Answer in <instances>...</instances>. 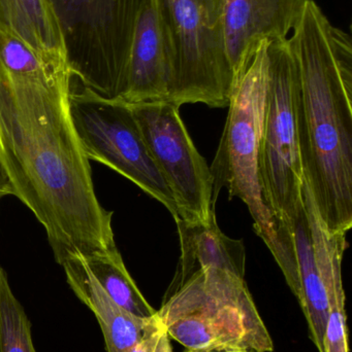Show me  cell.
Listing matches in <instances>:
<instances>
[{
  "instance_id": "30bf717a",
  "label": "cell",
  "mask_w": 352,
  "mask_h": 352,
  "mask_svg": "<svg viewBox=\"0 0 352 352\" xmlns=\"http://www.w3.org/2000/svg\"><path fill=\"white\" fill-rule=\"evenodd\" d=\"M174 54L157 0H144L130 45L125 90L126 104L169 99Z\"/></svg>"
},
{
  "instance_id": "8fae6325",
  "label": "cell",
  "mask_w": 352,
  "mask_h": 352,
  "mask_svg": "<svg viewBox=\"0 0 352 352\" xmlns=\"http://www.w3.org/2000/svg\"><path fill=\"white\" fill-rule=\"evenodd\" d=\"M308 1L222 0L223 35L233 70L244 47L252 39L287 38Z\"/></svg>"
},
{
  "instance_id": "52a82bcc",
  "label": "cell",
  "mask_w": 352,
  "mask_h": 352,
  "mask_svg": "<svg viewBox=\"0 0 352 352\" xmlns=\"http://www.w3.org/2000/svg\"><path fill=\"white\" fill-rule=\"evenodd\" d=\"M268 92L260 140L262 192L277 219L291 232L304 177L296 100L299 72L289 38H269Z\"/></svg>"
},
{
  "instance_id": "d6986e66",
  "label": "cell",
  "mask_w": 352,
  "mask_h": 352,
  "mask_svg": "<svg viewBox=\"0 0 352 352\" xmlns=\"http://www.w3.org/2000/svg\"><path fill=\"white\" fill-rule=\"evenodd\" d=\"M163 330V324H159L154 330L151 331L144 339L140 341L134 349L130 352H154L156 346L157 340H158L159 334Z\"/></svg>"
},
{
  "instance_id": "ac0fdd59",
  "label": "cell",
  "mask_w": 352,
  "mask_h": 352,
  "mask_svg": "<svg viewBox=\"0 0 352 352\" xmlns=\"http://www.w3.org/2000/svg\"><path fill=\"white\" fill-rule=\"evenodd\" d=\"M329 316L324 335V352H349V330L342 279L328 289Z\"/></svg>"
},
{
  "instance_id": "44dd1931",
  "label": "cell",
  "mask_w": 352,
  "mask_h": 352,
  "mask_svg": "<svg viewBox=\"0 0 352 352\" xmlns=\"http://www.w3.org/2000/svg\"><path fill=\"white\" fill-rule=\"evenodd\" d=\"M154 352H174L173 349H172L171 338H169L167 333L165 332L163 327L161 334H159Z\"/></svg>"
},
{
  "instance_id": "2e32d148",
  "label": "cell",
  "mask_w": 352,
  "mask_h": 352,
  "mask_svg": "<svg viewBox=\"0 0 352 352\" xmlns=\"http://www.w3.org/2000/svg\"><path fill=\"white\" fill-rule=\"evenodd\" d=\"M78 256L95 281L117 305L132 316L144 320L156 316L157 310L141 293L126 269L118 248Z\"/></svg>"
},
{
  "instance_id": "7a4b0ae2",
  "label": "cell",
  "mask_w": 352,
  "mask_h": 352,
  "mask_svg": "<svg viewBox=\"0 0 352 352\" xmlns=\"http://www.w3.org/2000/svg\"><path fill=\"white\" fill-rule=\"evenodd\" d=\"M289 38L299 72L296 100L304 182L330 233L352 226V45L314 0Z\"/></svg>"
},
{
  "instance_id": "3957f363",
  "label": "cell",
  "mask_w": 352,
  "mask_h": 352,
  "mask_svg": "<svg viewBox=\"0 0 352 352\" xmlns=\"http://www.w3.org/2000/svg\"><path fill=\"white\" fill-rule=\"evenodd\" d=\"M269 38L246 45L234 66V87L225 131L210 167L215 204L223 188L229 199H241L253 219L256 233L268 246L289 289L301 295L293 234L273 214L260 175V140L268 92Z\"/></svg>"
},
{
  "instance_id": "6da1fadb",
  "label": "cell",
  "mask_w": 352,
  "mask_h": 352,
  "mask_svg": "<svg viewBox=\"0 0 352 352\" xmlns=\"http://www.w3.org/2000/svg\"><path fill=\"white\" fill-rule=\"evenodd\" d=\"M70 76L49 74L20 38L0 29V153L18 198L37 217L61 265L116 250L90 161L70 113Z\"/></svg>"
},
{
  "instance_id": "ba28073f",
  "label": "cell",
  "mask_w": 352,
  "mask_h": 352,
  "mask_svg": "<svg viewBox=\"0 0 352 352\" xmlns=\"http://www.w3.org/2000/svg\"><path fill=\"white\" fill-rule=\"evenodd\" d=\"M70 113L89 161L101 163L134 182L179 219V209L149 153L130 105L80 88L70 90Z\"/></svg>"
},
{
  "instance_id": "9a60e30c",
  "label": "cell",
  "mask_w": 352,
  "mask_h": 352,
  "mask_svg": "<svg viewBox=\"0 0 352 352\" xmlns=\"http://www.w3.org/2000/svg\"><path fill=\"white\" fill-rule=\"evenodd\" d=\"M291 234L301 287L299 303L309 327L310 338L318 352H324V335L329 316L328 287L335 278L342 276V269L329 273L322 270L310 237L302 198L291 225Z\"/></svg>"
},
{
  "instance_id": "ffe728a7",
  "label": "cell",
  "mask_w": 352,
  "mask_h": 352,
  "mask_svg": "<svg viewBox=\"0 0 352 352\" xmlns=\"http://www.w3.org/2000/svg\"><path fill=\"white\" fill-rule=\"evenodd\" d=\"M8 196H14V190L12 180L2 162L1 153H0V201Z\"/></svg>"
},
{
  "instance_id": "5bb4252c",
  "label": "cell",
  "mask_w": 352,
  "mask_h": 352,
  "mask_svg": "<svg viewBox=\"0 0 352 352\" xmlns=\"http://www.w3.org/2000/svg\"><path fill=\"white\" fill-rule=\"evenodd\" d=\"M0 29L26 43L50 74L70 76L63 39L48 0H0Z\"/></svg>"
},
{
  "instance_id": "7c38bea8",
  "label": "cell",
  "mask_w": 352,
  "mask_h": 352,
  "mask_svg": "<svg viewBox=\"0 0 352 352\" xmlns=\"http://www.w3.org/2000/svg\"><path fill=\"white\" fill-rule=\"evenodd\" d=\"M61 266L74 295L96 318L107 352H130L161 324L157 314L144 320L117 305L95 281L78 256L66 258Z\"/></svg>"
},
{
  "instance_id": "5b68a950",
  "label": "cell",
  "mask_w": 352,
  "mask_h": 352,
  "mask_svg": "<svg viewBox=\"0 0 352 352\" xmlns=\"http://www.w3.org/2000/svg\"><path fill=\"white\" fill-rule=\"evenodd\" d=\"M70 78L107 99L125 90L130 45L144 0H48Z\"/></svg>"
},
{
  "instance_id": "e0dca14e",
  "label": "cell",
  "mask_w": 352,
  "mask_h": 352,
  "mask_svg": "<svg viewBox=\"0 0 352 352\" xmlns=\"http://www.w3.org/2000/svg\"><path fill=\"white\" fill-rule=\"evenodd\" d=\"M0 352H37L31 324L12 293L8 273L0 266Z\"/></svg>"
},
{
  "instance_id": "4fadbf2b",
  "label": "cell",
  "mask_w": 352,
  "mask_h": 352,
  "mask_svg": "<svg viewBox=\"0 0 352 352\" xmlns=\"http://www.w3.org/2000/svg\"><path fill=\"white\" fill-rule=\"evenodd\" d=\"M181 256L167 294L179 289L198 271L208 267L229 271L245 278L246 250L242 240L225 235L217 225L216 217L208 223L175 219Z\"/></svg>"
},
{
  "instance_id": "9c48e42d",
  "label": "cell",
  "mask_w": 352,
  "mask_h": 352,
  "mask_svg": "<svg viewBox=\"0 0 352 352\" xmlns=\"http://www.w3.org/2000/svg\"><path fill=\"white\" fill-rule=\"evenodd\" d=\"M145 144L179 209V219L208 223L215 215L213 177L180 116L165 101L128 104Z\"/></svg>"
},
{
  "instance_id": "7402d4cb",
  "label": "cell",
  "mask_w": 352,
  "mask_h": 352,
  "mask_svg": "<svg viewBox=\"0 0 352 352\" xmlns=\"http://www.w3.org/2000/svg\"><path fill=\"white\" fill-rule=\"evenodd\" d=\"M208 3L215 18L222 23V0H208Z\"/></svg>"
},
{
  "instance_id": "8992f818",
  "label": "cell",
  "mask_w": 352,
  "mask_h": 352,
  "mask_svg": "<svg viewBox=\"0 0 352 352\" xmlns=\"http://www.w3.org/2000/svg\"><path fill=\"white\" fill-rule=\"evenodd\" d=\"M174 54L167 102L229 107L234 72L222 25L208 0H157Z\"/></svg>"
},
{
  "instance_id": "603a6c76",
  "label": "cell",
  "mask_w": 352,
  "mask_h": 352,
  "mask_svg": "<svg viewBox=\"0 0 352 352\" xmlns=\"http://www.w3.org/2000/svg\"><path fill=\"white\" fill-rule=\"evenodd\" d=\"M185 352H242V351H231V349H213V351H187V349H186Z\"/></svg>"
},
{
  "instance_id": "277c9868",
  "label": "cell",
  "mask_w": 352,
  "mask_h": 352,
  "mask_svg": "<svg viewBox=\"0 0 352 352\" xmlns=\"http://www.w3.org/2000/svg\"><path fill=\"white\" fill-rule=\"evenodd\" d=\"M157 316L169 338L187 351H274L245 278L223 269L198 271L165 296Z\"/></svg>"
}]
</instances>
